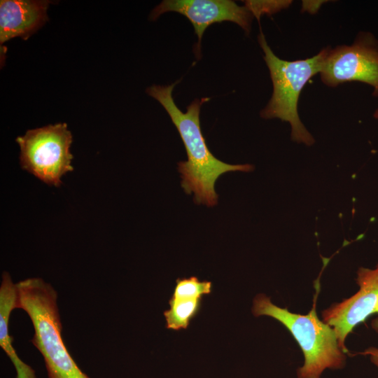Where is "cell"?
Here are the masks:
<instances>
[{
  "instance_id": "ba28073f",
  "label": "cell",
  "mask_w": 378,
  "mask_h": 378,
  "mask_svg": "<svg viewBox=\"0 0 378 378\" xmlns=\"http://www.w3.org/2000/svg\"><path fill=\"white\" fill-rule=\"evenodd\" d=\"M176 12L192 23L198 41L195 55L200 58L201 41L206 28L215 22L230 21L237 24L246 32L251 31L253 15L244 6L230 0H164L151 12L150 19L155 20L167 12Z\"/></svg>"
},
{
  "instance_id": "9c48e42d",
  "label": "cell",
  "mask_w": 378,
  "mask_h": 378,
  "mask_svg": "<svg viewBox=\"0 0 378 378\" xmlns=\"http://www.w3.org/2000/svg\"><path fill=\"white\" fill-rule=\"evenodd\" d=\"M50 1L44 0H1L0 1V43L21 37L27 39L48 20Z\"/></svg>"
},
{
  "instance_id": "5b68a950",
  "label": "cell",
  "mask_w": 378,
  "mask_h": 378,
  "mask_svg": "<svg viewBox=\"0 0 378 378\" xmlns=\"http://www.w3.org/2000/svg\"><path fill=\"white\" fill-rule=\"evenodd\" d=\"M16 142L21 167L48 185L59 186L61 178L74 169L72 136L66 123L27 130Z\"/></svg>"
},
{
  "instance_id": "7c38bea8",
  "label": "cell",
  "mask_w": 378,
  "mask_h": 378,
  "mask_svg": "<svg viewBox=\"0 0 378 378\" xmlns=\"http://www.w3.org/2000/svg\"><path fill=\"white\" fill-rule=\"evenodd\" d=\"M212 284L208 281H200L196 276L177 279L172 298H202L211 293Z\"/></svg>"
},
{
  "instance_id": "5bb4252c",
  "label": "cell",
  "mask_w": 378,
  "mask_h": 378,
  "mask_svg": "<svg viewBox=\"0 0 378 378\" xmlns=\"http://www.w3.org/2000/svg\"><path fill=\"white\" fill-rule=\"evenodd\" d=\"M325 2L326 1H302V10L307 11L310 14H315Z\"/></svg>"
},
{
  "instance_id": "4fadbf2b",
  "label": "cell",
  "mask_w": 378,
  "mask_h": 378,
  "mask_svg": "<svg viewBox=\"0 0 378 378\" xmlns=\"http://www.w3.org/2000/svg\"><path fill=\"white\" fill-rule=\"evenodd\" d=\"M292 1L278 0V1H245L244 6L255 16L258 21L260 17L264 15H272L283 9L288 8Z\"/></svg>"
},
{
  "instance_id": "2e32d148",
  "label": "cell",
  "mask_w": 378,
  "mask_h": 378,
  "mask_svg": "<svg viewBox=\"0 0 378 378\" xmlns=\"http://www.w3.org/2000/svg\"><path fill=\"white\" fill-rule=\"evenodd\" d=\"M371 327L376 332L378 333V316L372 320Z\"/></svg>"
},
{
  "instance_id": "30bf717a",
  "label": "cell",
  "mask_w": 378,
  "mask_h": 378,
  "mask_svg": "<svg viewBox=\"0 0 378 378\" xmlns=\"http://www.w3.org/2000/svg\"><path fill=\"white\" fill-rule=\"evenodd\" d=\"M18 288L7 272L2 274L0 286V346L15 367L16 378H36L33 368L23 362L13 346L9 334V319L12 311L17 308Z\"/></svg>"
},
{
  "instance_id": "7a4b0ae2",
  "label": "cell",
  "mask_w": 378,
  "mask_h": 378,
  "mask_svg": "<svg viewBox=\"0 0 378 378\" xmlns=\"http://www.w3.org/2000/svg\"><path fill=\"white\" fill-rule=\"evenodd\" d=\"M17 308L29 316L34 334L31 342L42 355L48 378H90L78 367L62 337V323L55 288L41 278L17 283Z\"/></svg>"
},
{
  "instance_id": "8fae6325",
  "label": "cell",
  "mask_w": 378,
  "mask_h": 378,
  "mask_svg": "<svg viewBox=\"0 0 378 378\" xmlns=\"http://www.w3.org/2000/svg\"><path fill=\"white\" fill-rule=\"evenodd\" d=\"M169 309L164 312L167 328L173 330L186 329L190 321L197 314L202 298H174L169 301Z\"/></svg>"
},
{
  "instance_id": "6da1fadb",
  "label": "cell",
  "mask_w": 378,
  "mask_h": 378,
  "mask_svg": "<svg viewBox=\"0 0 378 378\" xmlns=\"http://www.w3.org/2000/svg\"><path fill=\"white\" fill-rule=\"evenodd\" d=\"M179 81L169 85H153L146 92L164 108L184 144L188 160L178 162L181 187L186 194H194L196 204L214 206L218 203L214 186L220 175L237 171L249 172L254 167L249 164H227L211 153L202 134L200 120L201 106L209 98L195 99L187 106L186 112H182L172 96L174 88Z\"/></svg>"
},
{
  "instance_id": "9a60e30c",
  "label": "cell",
  "mask_w": 378,
  "mask_h": 378,
  "mask_svg": "<svg viewBox=\"0 0 378 378\" xmlns=\"http://www.w3.org/2000/svg\"><path fill=\"white\" fill-rule=\"evenodd\" d=\"M363 354L368 356L370 361L378 368V348L369 347L363 352Z\"/></svg>"
},
{
  "instance_id": "e0dca14e",
  "label": "cell",
  "mask_w": 378,
  "mask_h": 378,
  "mask_svg": "<svg viewBox=\"0 0 378 378\" xmlns=\"http://www.w3.org/2000/svg\"><path fill=\"white\" fill-rule=\"evenodd\" d=\"M374 117L378 120V109H377L374 113Z\"/></svg>"
},
{
  "instance_id": "8992f818",
  "label": "cell",
  "mask_w": 378,
  "mask_h": 378,
  "mask_svg": "<svg viewBox=\"0 0 378 378\" xmlns=\"http://www.w3.org/2000/svg\"><path fill=\"white\" fill-rule=\"evenodd\" d=\"M321 81L335 88L346 82L371 85L378 97V42L370 33L360 32L351 46L329 48L320 72Z\"/></svg>"
},
{
  "instance_id": "3957f363",
  "label": "cell",
  "mask_w": 378,
  "mask_h": 378,
  "mask_svg": "<svg viewBox=\"0 0 378 378\" xmlns=\"http://www.w3.org/2000/svg\"><path fill=\"white\" fill-rule=\"evenodd\" d=\"M316 297L306 314L279 307L264 293L256 295L253 300L251 312L255 316H267L278 321L298 344L304 363L296 370L297 378H321L326 370H342L346 363V353L340 348L334 329L316 314Z\"/></svg>"
},
{
  "instance_id": "52a82bcc",
  "label": "cell",
  "mask_w": 378,
  "mask_h": 378,
  "mask_svg": "<svg viewBox=\"0 0 378 378\" xmlns=\"http://www.w3.org/2000/svg\"><path fill=\"white\" fill-rule=\"evenodd\" d=\"M356 281L359 287L356 293L321 312L322 320L334 329L340 348L346 354L349 334L368 317L378 314V264L374 269L358 268Z\"/></svg>"
},
{
  "instance_id": "277c9868",
  "label": "cell",
  "mask_w": 378,
  "mask_h": 378,
  "mask_svg": "<svg viewBox=\"0 0 378 378\" xmlns=\"http://www.w3.org/2000/svg\"><path fill=\"white\" fill-rule=\"evenodd\" d=\"M258 43L264 52L273 85L271 99L260 111L262 118H279L291 126V139L312 146L315 140L301 122L298 103L300 94L307 81L320 74L329 47L323 48L315 56L305 59L286 61L279 58L267 43L260 30Z\"/></svg>"
}]
</instances>
